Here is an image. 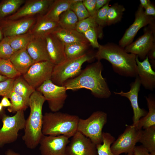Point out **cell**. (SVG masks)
<instances>
[{
    "label": "cell",
    "mask_w": 155,
    "mask_h": 155,
    "mask_svg": "<svg viewBox=\"0 0 155 155\" xmlns=\"http://www.w3.org/2000/svg\"><path fill=\"white\" fill-rule=\"evenodd\" d=\"M103 65L100 61L87 66L76 77L67 81L63 85L67 90L75 91L82 88L89 90L96 98H109L111 93L106 79L102 75Z\"/></svg>",
    "instance_id": "obj_1"
},
{
    "label": "cell",
    "mask_w": 155,
    "mask_h": 155,
    "mask_svg": "<svg viewBox=\"0 0 155 155\" xmlns=\"http://www.w3.org/2000/svg\"><path fill=\"white\" fill-rule=\"evenodd\" d=\"M136 55L127 53L123 48L113 43L99 45L95 58L97 61L107 60L112 65L114 71L119 75L136 78L137 75Z\"/></svg>",
    "instance_id": "obj_2"
},
{
    "label": "cell",
    "mask_w": 155,
    "mask_h": 155,
    "mask_svg": "<svg viewBox=\"0 0 155 155\" xmlns=\"http://www.w3.org/2000/svg\"><path fill=\"white\" fill-rule=\"evenodd\" d=\"M46 99L40 92L36 90L30 96L28 103L30 114L26 119L22 139L26 147L30 149L39 145L43 135L42 132V108Z\"/></svg>",
    "instance_id": "obj_3"
},
{
    "label": "cell",
    "mask_w": 155,
    "mask_h": 155,
    "mask_svg": "<svg viewBox=\"0 0 155 155\" xmlns=\"http://www.w3.org/2000/svg\"><path fill=\"white\" fill-rule=\"evenodd\" d=\"M79 119L77 115L59 111L45 113L43 116L42 134L72 137L77 131Z\"/></svg>",
    "instance_id": "obj_4"
},
{
    "label": "cell",
    "mask_w": 155,
    "mask_h": 155,
    "mask_svg": "<svg viewBox=\"0 0 155 155\" xmlns=\"http://www.w3.org/2000/svg\"><path fill=\"white\" fill-rule=\"evenodd\" d=\"M95 58V54L90 52L86 53L79 57L67 59L54 65L51 80L57 85L63 86L67 81L76 77L80 73L84 63Z\"/></svg>",
    "instance_id": "obj_5"
},
{
    "label": "cell",
    "mask_w": 155,
    "mask_h": 155,
    "mask_svg": "<svg viewBox=\"0 0 155 155\" xmlns=\"http://www.w3.org/2000/svg\"><path fill=\"white\" fill-rule=\"evenodd\" d=\"M107 119L106 113L101 111L94 112L86 119H79L77 131L89 138L96 145L101 144L102 129Z\"/></svg>",
    "instance_id": "obj_6"
},
{
    "label": "cell",
    "mask_w": 155,
    "mask_h": 155,
    "mask_svg": "<svg viewBox=\"0 0 155 155\" xmlns=\"http://www.w3.org/2000/svg\"><path fill=\"white\" fill-rule=\"evenodd\" d=\"M3 125L0 129V147L17 140L18 132L25 128L26 119L24 111L16 112L12 116L3 113L0 117Z\"/></svg>",
    "instance_id": "obj_7"
},
{
    "label": "cell",
    "mask_w": 155,
    "mask_h": 155,
    "mask_svg": "<svg viewBox=\"0 0 155 155\" xmlns=\"http://www.w3.org/2000/svg\"><path fill=\"white\" fill-rule=\"evenodd\" d=\"M36 90L44 97L52 112L59 111L63 108L67 97V90L64 86L57 85L49 80Z\"/></svg>",
    "instance_id": "obj_8"
},
{
    "label": "cell",
    "mask_w": 155,
    "mask_h": 155,
    "mask_svg": "<svg viewBox=\"0 0 155 155\" xmlns=\"http://www.w3.org/2000/svg\"><path fill=\"white\" fill-rule=\"evenodd\" d=\"M133 124L127 125L123 132L115 141L111 146V150L114 155L125 153L132 155L133 149L138 142L141 130Z\"/></svg>",
    "instance_id": "obj_9"
},
{
    "label": "cell",
    "mask_w": 155,
    "mask_h": 155,
    "mask_svg": "<svg viewBox=\"0 0 155 155\" xmlns=\"http://www.w3.org/2000/svg\"><path fill=\"white\" fill-rule=\"evenodd\" d=\"M155 23L144 28L143 35L125 48L127 53L137 56L141 60L144 59L149 51L155 44Z\"/></svg>",
    "instance_id": "obj_10"
},
{
    "label": "cell",
    "mask_w": 155,
    "mask_h": 155,
    "mask_svg": "<svg viewBox=\"0 0 155 155\" xmlns=\"http://www.w3.org/2000/svg\"><path fill=\"white\" fill-rule=\"evenodd\" d=\"M54 65L50 61L36 62L22 75L28 83L36 90L45 82L51 80Z\"/></svg>",
    "instance_id": "obj_11"
},
{
    "label": "cell",
    "mask_w": 155,
    "mask_h": 155,
    "mask_svg": "<svg viewBox=\"0 0 155 155\" xmlns=\"http://www.w3.org/2000/svg\"><path fill=\"white\" fill-rule=\"evenodd\" d=\"M54 0H27L15 13L4 18L14 20L23 18L44 15Z\"/></svg>",
    "instance_id": "obj_12"
},
{
    "label": "cell",
    "mask_w": 155,
    "mask_h": 155,
    "mask_svg": "<svg viewBox=\"0 0 155 155\" xmlns=\"http://www.w3.org/2000/svg\"><path fill=\"white\" fill-rule=\"evenodd\" d=\"M64 135H43L39 142L41 155H67V147L70 140Z\"/></svg>",
    "instance_id": "obj_13"
},
{
    "label": "cell",
    "mask_w": 155,
    "mask_h": 155,
    "mask_svg": "<svg viewBox=\"0 0 155 155\" xmlns=\"http://www.w3.org/2000/svg\"><path fill=\"white\" fill-rule=\"evenodd\" d=\"M155 23V18L146 15L144 9L140 5L135 14L133 24L127 29L119 40V45L125 48L131 43L137 32L142 28Z\"/></svg>",
    "instance_id": "obj_14"
},
{
    "label": "cell",
    "mask_w": 155,
    "mask_h": 155,
    "mask_svg": "<svg viewBox=\"0 0 155 155\" xmlns=\"http://www.w3.org/2000/svg\"><path fill=\"white\" fill-rule=\"evenodd\" d=\"M66 152L67 155H98L96 145L78 131L72 137Z\"/></svg>",
    "instance_id": "obj_15"
},
{
    "label": "cell",
    "mask_w": 155,
    "mask_h": 155,
    "mask_svg": "<svg viewBox=\"0 0 155 155\" xmlns=\"http://www.w3.org/2000/svg\"><path fill=\"white\" fill-rule=\"evenodd\" d=\"M36 17L23 18L14 20H0L4 37L22 34L28 32L35 23Z\"/></svg>",
    "instance_id": "obj_16"
},
{
    "label": "cell",
    "mask_w": 155,
    "mask_h": 155,
    "mask_svg": "<svg viewBox=\"0 0 155 155\" xmlns=\"http://www.w3.org/2000/svg\"><path fill=\"white\" fill-rule=\"evenodd\" d=\"M141 85L137 76L134 81L130 84V89L129 91L125 92L122 90L119 92H113L116 95L126 97L130 101L133 111V124L136 126L140 119L146 116L147 113L145 109L141 108L138 104V96Z\"/></svg>",
    "instance_id": "obj_17"
},
{
    "label": "cell",
    "mask_w": 155,
    "mask_h": 155,
    "mask_svg": "<svg viewBox=\"0 0 155 155\" xmlns=\"http://www.w3.org/2000/svg\"><path fill=\"white\" fill-rule=\"evenodd\" d=\"M45 38L50 61L56 65L66 60L65 44L53 33L47 35Z\"/></svg>",
    "instance_id": "obj_18"
},
{
    "label": "cell",
    "mask_w": 155,
    "mask_h": 155,
    "mask_svg": "<svg viewBox=\"0 0 155 155\" xmlns=\"http://www.w3.org/2000/svg\"><path fill=\"white\" fill-rule=\"evenodd\" d=\"M137 75L141 85L146 89L153 91L155 88V72L147 56L143 61H140L137 56Z\"/></svg>",
    "instance_id": "obj_19"
},
{
    "label": "cell",
    "mask_w": 155,
    "mask_h": 155,
    "mask_svg": "<svg viewBox=\"0 0 155 155\" xmlns=\"http://www.w3.org/2000/svg\"><path fill=\"white\" fill-rule=\"evenodd\" d=\"M26 49L35 63L50 61L45 38L34 37L28 44Z\"/></svg>",
    "instance_id": "obj_20"
},
{
    "label": "cell",
    "mask_w": 155,
    "mask_h": 155,
    "mask_svg": "<svg viewBox=\"0 0 155 155\" xmlns=\"http://www.w3.org/2000/svg\"><path fill=\"white\" fill-rule=\"evenodd\" d=\"M59 26L58 22L44 18L43 15L36 17V22L29 31L34 37L45 38Z\"/></svg>",
    "instance_id": "obj_21"
},
{
    "label": "cell",
    "mask_w": 155,
    "mask_h": 155,
    "mask_svg": "<svg viewBox=\"0 0 155 155\" xmlns=\"http://www.w3.org/2000/svg\"><path fill=\"white\" fill-rule=\"evenodd\" d=\"M26 47L15 51L9 59L16 69L22 75L35 63L28 52Z\"/></svg>",
    "instance_id": "obj_22"
},
{
    "label": "cell",
    "mask_w": 155,
    "mask_h": 155,
    "mask_svg": "<svg viewBox=\"0 0 155 155\" xmlns=\"http://www.w3.org/2000/svg\"><path fill=\"white\" fill-rule=\"evenodd\" d=\"M74 0H55L43 16L49 20L58 22L60 15L70 9Z\"/></svg>",
    "instance_id": "obj_23"
},
{
    "label": "cell",
    "mask_w": 155,
    "mask_h": 155,
    "mask_svg": "<svg viewBox=\"0 0 155 155\" xmlns=\"http://www.w3.org/2000/svg\"><path fill=\"white\" fill-rule=\"evenodd\" d=\"M52 33L65 44L76 42L86 44L89 43L83 34L76 30L66 29L59 27Z\"/></svg>",
    "instance_id": "obj_24"
},
{
    "label": "cell",
    "mask_w": 155,
    "mask_h": 155,
    "mask_svg": "<svg viewBox=\"0 0 155 155\" xmlns=\"http://www.w3.org/2000/svg\"><path fill=\"white\" fill-rule=\"evenodd\" d=\"M148 111L146 116L139 120L137 127L139 129H145L155 125V98L154 95L150 94L145 97Z\"/></svg>",
    "instance_id": "obj_25"
},
{
    "label": "cell",
    "mask_w": 155,
    "mask_h": 155,
    "mask_svg": "<svg viewBox=\"0 0 155 155\" xmlns=\"http://www.w3.org/2000/svg\"><path fill=\"white\" fill-rule=\"evenodd\" d=\"M35 90L24 79L22 75L15 78L12 91L21 96L28 106L30 97Z\"/></svg>",
    "instance_id": "obj_26"
},
{
    "label": "cell",
    "mask_w": 155,
    "mask_h": 155,
    "mask_svg": "<svg viewBox=\"0 0 155 155\" xmlns=\"http://www.w3.org/2000/svg\"><path fill=\"white\" fill-rule=\"evenodd\" d=\"M138 142L149 153L155 152V125L141 130Z\"/></svg>",
    "instance_id": "obj_27"
},
{
    "label": "cell",
    "mask_w": 155,
    "mask_h": 155,
    "mask_svg": "<svg viewBox=\"0 0 155 155\" xmlns=\"http://www.w3.org/2000/svg\"><path fill=\"white\" fill-rule=\"evenodd\" d=\"M25 0H3L0 2V20L15 13L24 3Z\"/></svg>",
    "instance_id": "obj_28"
},
{
    "label": "cell",
    "mask_w": 155,
    "mask_h": 155,
    "mask_svg": "<svg viewBox=\"0 0 155 155\" xmlns=\"http://www.w3.org/2000/svg\"><path fill=\"white\" fill-rule=\"evenodd\" d=\"M88 44L74 42L65 44V53L67 59L75 58L86 53Z\"/></svg>",
    "instance_id": "obj_29"
},
{
    "label": "cell",
    "mask_w": 155,
    "mask_h": 155,
    "mask_svg": "<svg viewBox=\"0 0 155 155\" xmlns=\"http://www.w3.org/2000/svg\"><path fill=\"white\" fill-rule=\"evenodd\" d=\"M78 20L76 15L69 9L62 13L60 16L58 22L59 26L69 30H75Z\"/></svg>",
    "instance_id": "obj_30"
},
{
    "label": "cell",
    "mask_w": 155,
    "mask_h": 155,
    "mask_svg": "<svg viewBox=\"0 0 155 155\" xmlns=\"http://www.w3.org/2000/svg\"><path fill=\"white\" fill-rule=\"evenodd\" d=\"M33 37L29 32L24 34L8 37L9 43L15 52L26 47Z\"/></svg>",
    "instance_id": "obj_31"
},
{
    "label": "cell",
    "mask_w": 155,
    "mask_h": 155,
    "mask_svg": "<svg viewBox=\"0 0 155 155\" xmlns=\"http://www.w3.org/2000/svg\"><path fill=\"white\" fill-rule=\"evenodd\" d=\"M125 10L124 7L118 3L109 7L107 11V25L115 24L120 22Z\"/></svg>",
    "instance_id": "obj_32"
},
{
    "label": "cell",
    "mask_w": 155,
    "mask_h": 155,
    "mask_svg": "<svg viewBox=\"0 0 155 155\" xmlns=\"http://www.w3.org/2000/svg\"><path fill=\"white\" fill-rule=\"evenodd\" d=\"M102 144L96 145L98 155H114L111 147L115 140V138L110 133L102 132Z\"/></svg>",
    "instance_id": "obj_33"
},
{
    "label": "cell",
    "mask_w": 155,
    "mask_h": 155,
    "mask_svg": "<svg viewBox=\"0 0 155 155\" xmlns=\"http://www.w3.org/2000/svg\"><path fill=\"white\" fill-rule=\"evenodd\" d=\"M0 75L11 79H15L22 75L16 69L9 59H0Z\"/></svg>",
    "instance_id": "obj_34"
},
{
    "label": "cell",
    "mask_w": 155,
    "mask_h": 155,
    "mask_svg": "<svg viewBox=\"0 0 155 155\" xmlns=\"http://www.w3.org/2000/svg\"><path fill=\"white\" fill-rule=\"evenodd\" d=\"M8 98L10 99L11 104L7 108L10 113H16L20 111H24L28 107L23 98L13 91L10 94Z\"/></svg>",
    "instance_id": "obj_35"
},
{
    "label": "cell",
    "mask_w": 155,
    "mask_h": 155,
    "mask_svg": "<svg viewBox=\"0 0 155 155\" xmlns=\"http://www.w3.org/2000/svg\"><path fill=\"white\" fill-rule=\"evenodd\" d=\"M102 30L98 27L90 28L83 34L88 41L90 44L93 48H98L99 44L98 41V38H101L102 33Z\"/></svg>",
    "instance_id": "obj_36"
},
{
    "label": "cell",
    "mask_w": 155,
    "mask_h": 155,
    "mask_svg": "<svg viewBox=\"0 0 155 155\" xmlns=\"http://www.w3.org/2000/svg\"><path fill=\"white\" fill-rule=\"evenodd\" d=\"M82 0H74L70 9L72 10L77 16L78 21L83 20L90 15L83 3Z\"/></svg>",
    "instance_id": "obj_37"
},
{
    "label": "cell",
    "mask_w": 155,
    "mask_h": 155,
    "mask_svg": "<svg viewBox=\"0 0 155 155\" xmlns=\"http://www.w3.org/2000/svg\"><path fill=\"white\" fill-rule=\"evenodd\" d=\"M15 52L9 43L8 37H4L0 42V59H9Z\"/></svg>",
    "instance_id": "obj_38"
},
{
    "label": "cell",
    "mask_w": 155,
    "mask_h": 155,
    "mask_svg": "<svg viewBox=\"0 0 155 155\" xmlns=\"http://www.w3.org/2000/svg\"><path fill=\"white\" fill-rule=\"evenodd\" d=\"M96 27L98 26L96 23L95 17L90 16L85 19L78 21L75 30L83 34L90 28Z\"/></svg>",
    "instance_id": "obj_39"
},
{
    "label": "cell",
    "mask_w": 155,
    "mask_h": 155,
    "mask_svg": "<svg viewBox=\"0 0 155 155\" xmlns=\"http://www.w3.org/2000/svg\"><path fill=\"white\" fill-rule=\"evenodd\" d=\"M108 3L98 10L96 13L95 18L96 22L99 28L102 29L107 25V11L109 7Z\"/></svg>",
    "instance_id": "obj_40"
},
{
    "label": "cell",
    "mask_w": 155,
    "mask_h": 155,
    "mask_svg": "<svg viewBox=\"0 0 155 155\" xmlns=\"http://www.w3.org/2000/svg\"><path fill=\"white\" fill-rule=\"evenodd\" d=\"M15 79L8 78L0 82V96H6L8 98L10 94L12 91Z\"/></svg>",
    "instance_id": "obj_41"
},
{
    "label": "cell",
    "mask_w": 155,
    "mask_h": 155,
    "mask_svg": "<svg viewBox=\"0 0 155 155\" xmlns=\"http://www.w3.org/2000/svg\"><path fill=\"white\" fill-rule=\"evenodd\" d=\"M83 3L90 16L95 17L96 13L95 9L96 0H84Z\"/></svg>",
    "instance_id": "obj_42"
},
{
    "label": "cell",
    "mask_w": 155,
    "mask_h": 155,
    "mask_svg": "<svg viewBox=\"0 0 155 155\" xmlns=\"http://www.w3.org/2000/svg\"><path fill=\"white\" fill-rule=\"evenodd\" d=\"M132 155H150L148 151L142 145L135 146L133 151Z\"/></svg>",
    "instance_id": "obj_43"
},
{
    "label": "cell",
    "mask_w": 155,
    "mask_h": 155,
    "mask_svg": "<svg viewBox=\"0 0 155 155\" xmlns=\"http://www.w3.org/2000/svg\"><path fill=\"white\" fill-rule=\"evenodd\" d=\"M144 9V12L146 15L154 17L155 8L153 4L151 3Z\"/></svg>",
    "instance_id": "obj_44"
},
{
    "label": "cell",
    "mask_w": 155,
    "mask_h": 155,
    "mask_svg": "<svg viewBox=\"0 0 155 155\" xmlns=\"http://www.w3.org/2000/svg\"><path fill=\"white\" fill-rule=\"evenodd\" d=\"M110 1L109 0H96L95 9L96 12Z\"/></svg>",
    "instance_id": "obj_45"
},
{
    "label": "cell",
    "mask_w": 155,
    "mask_h": 155,
    "mask_svg": "<svg viewBox=\"0 0 155 155\" xmlns=\"http://www.w3.org/2000/svg\"><path fill=\"white\" fill-rule=\"evenodd\" d=\"M0 103L3 107H9L11 106V102L6 96H3L1 100Z\"/></svg>",
    "instance_id": "obj_46"
},
{
    "label": "cell",
    "mask_w": 155,
    "mask_h": 155,
    "mask_svg": "<svg viewBox=\"0 0 155 155\" xmlns=\"http://www.w3.org/2000/svg\"><path fill=\"white\" fill-rule=\"evenodd\" d=\"M147 56L149 59L151 61L155 60V44L148 52Z\"/></svg>",
    "instance_id": "obj_47"
},
{
    "label": "cell",
    "mask_w": 155,
    "mask_h": 155,
    "mask_svg": "<svg viewBox=\"0 0 155 155\" xmlns=\"http://www.w3.org/2000/svg\"><path fill=\"white\" fill-rule=\"evenodd\" d=\"M140 5L144 9H145L151 2L149 0H140Z\"/></svg>",
    "instance_id": "obj_48"
},
{
    "label": "cell",
    "mask_w": 155,
    "mask_h": 155,
    "mask_svg": "<svg viewBox=\"0 0 155 155\" xmlns=\"http://www.w3.org/2000/svg\"><path fill=\"white\" fill-rule=\"evenodd\" d=\"M5 154V155H21L19 153L11 149H8L6 151Z\"/></svg>",
    "instance_id": "obj_49"
},
{
    "label": "cell",
    "mask_w": 155,
    "mask_h": 155,
    "mask_svg": "<svg viewBox=\"0 0 155 155\" xmlns=\"http://www.w3.org/2000/svg\"><path fill=\"white\" fill-rule=\"evenodd\" d=\"M4 38L3 34L2 29L0 26V42Z\"/></svg>",
    "instance_id": "obj_50"
},
{
    "label": "cell",
    "mask_w": 155,
    "mask_h": 155,
    "mask_svg": "<svg viewBox=\"0 0 155 155\" xmlns=\"http://www.w3.org/2000/svg\"><path fill=\"white\" fill-rule=\"evenodd\" d=\"M7 79L6 77L0 75V82L5 80Z\"/></svg>",
    "instance_id": "obj_51"
},
{
    "label": "cell",
    "mask_w": 155,
    "mask_h": 155,
    "mask_svg": "<svg viewBox=\"0 0 155 155\" xmlns=\"http://www.w3.org/2000/svg\"><path fill=\"white\" fill-rule=\"evenodd\" d=\"M3 107V106H2L0 102V118L2 115L3 114V113H2Z\"/></svg>",
    "instance_id": "obj_52"
},
{
    "label": "cell",
    "mask_w": 155,
    "mask_h": 155,
    "mask_svg": "<svg viewBox=\"0 0 155 155\" xmlns=\"http://www.w3.org/2000/svg\"><path fill=\"white\" fill-rule=\"evenodd\" d=\"M126 155H128V154H127Z\"/></svg>",
    "instance_id": "obj_53"
}]
</instances>
